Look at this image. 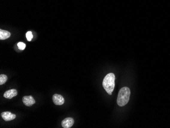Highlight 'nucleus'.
Masks as SVG:
<instances>
[{
  "label": "nucleus",
  "instance_id": "1",
  "mask_svg": "<svg viewBox=\"0 0 170 128\" xmlns=\"http://www.w3.org/2000/svg\"><path fill=\"white\" fill-rule=\"evenodd\" d=\"M115 76L113 73H109L104 77L102 82V86L104 89L108 94L112 95L115 87Z\"/></svg>",
  "mask_w": 170,
  "mask_h": 128
},
{
  "label": "nucleus",
  "instance_id": "2",
  "mask_svg": "<svg viewBox=\"0 0 170 128\" xmlns=\"http://www.w3.org/2000/svg\"><path fill=\"white\" fill-rule=\"evenodd\" d=\"M130 95V91L128 87H122L118 93L117 103V104L120 107L126 105L129 100Z\"/></svg>",
  "mask_w": 170,
  "mask_h": 128
},
{
  "label": "nucleus",
  "instance_id": "3",
  "mask_svg": "<svg viewBox=\"0 0 170 128\" xmlns=\"http://www.w3.org/2000/svg\"><path fill=\"white\" fill-rule=\"evenodd\" d=\"M1 116L3 118L5 121H10L12 120H13L16 118V115H14L10 112L9 111H6L3 112L1 113Z\"/></svg>",
  "mask_w": 170,
  "mask_h": 128
},
{
  "label": "nucleus",
  "instance_id": "4",
  "mask_svg": "<svg viewBox=\"0 0 170 128\" xmlns=\"http://www.w3.org/2000/svg\"><path fill=\"white\" fill-rule=\"evenodd\" d=\"M74 122V120L72 118H66L62 121V126L64 128H70L73 126Z\"/></svg>",
  "mask_w": 170,
  "mask_h": 128
},
{
  "label": "nucleus",
  "instance_id": "5",
  "mask_svg": "<svg viewBox=\"0 0 170 128\" xmlns=\"http://www.w3.org/2000/svg\"><path fill=\"white\" fill-rule=\"evenodd\" d=\"M53 101L54 104L56 105H62L64 103V98L58 94H54L53 97Z\"/></svg>",
  "mask_w": 170,
  "mask_h": 128
},
{
  "label": "nucleus",
  "instance_id": "6",
  "mask_svg": "<svg viewBox=\"0 0 170 128\" xmlns=\"http://www.w3.org/2000/svg\"><path fill=\"white\" fill-rule=\"evenodd\" d=\"M22 102L26 106H31L35 103V101L32 96H25L22 97Z\"/></svg>",
  "mask_w": 170,
  "mask_h": 128
},
{
  "label": "nucleus",
  "instance_id": "7",
  "mask_svg": "<svg viewBox=\"0 0 170 128\" xmlns=\"http://www.w3.org/2000/svg\"><path fill=\"white\" fill-rule=\"evenodd\" d=\"M17 91L16 89H10L8 91H6L4 94V97L6 99H11L13 97L17 96Z\"/></svg>",
  "mask_w": 170,
  "mask_h": 128
},
{
  "label": "nucleus",
  "instance_id": "8",
  "mask_svg": "<svg viewBox=\"0 0 170 128\" xmlns=\"http://www.w3.org/2000/svg\"><path fill=\"white\" fill-rule=\"evenodd\" d=\"M10 33L8 31L3 30L2 29L0 30V39L4 40L7 39L10 36Z\"/></svg>",
  "mask_w": 170,
  "mask_h": 128
},
{
  "label": "nucleus",
  "instance_id": "9",
  "mask_svg": "<svg viewBox=\"0 0 170 128\" xmlns=\"http://www.w3.org/2000/svg\"><path fill=\"white\" fill-rule=\"evenodd\" d=\"M7 76L5 75H0V85H3L7 81Z\"/></svg>",
  "mask_w": 170,
  "mask_h": 128
},
{
  "label": "nucleus",
  "instance_id": "10",
  "mask_svg": "<svg viewBox=\"0 0 170 128\" xmlns=\"http://www.w3.org/2000/svg\"><path fill=\"white\" fill-rule=\"evenodd\" d=\"M26 37L28 40L29 41H31L33 38L32 33L31 31H28L26 33Z\"/></svg>",
  "mask_w": 170,
  "mask_h": 128
},
{
  "label": "nucleus",
  "instance_id": "11",
  "mask_svg": "<svg viewBox=\"0 0 170 128\" xmlns=\"http://www.w3.org/2000/svg\"><path fill=\"white\" fill-rule=\"evenodd\" d=\"M17 46L18 48L21 50H24L25 48H26V45L25 43H22V42H19L17 43Z\"/></svg>",
  "mask_w": 170,
  "mask_h": 128
}]
</instances>
